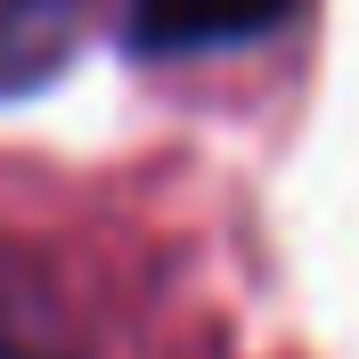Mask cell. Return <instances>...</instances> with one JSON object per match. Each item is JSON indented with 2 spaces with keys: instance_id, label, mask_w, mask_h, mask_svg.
I'll list each match as a JSON object with an SVG mask.
<instances>
[{
  "instance_id": "3",
  "label": "cell",
  "mask_w": 359,
  "mask_h": 359,
  "mask_svg": "<svg viewBox=\"0 0 359 359\" xmlns=\"http://www.w3.org/2000/svg\"><path fill=\"white\" fill-rule=\"evenodd\" d=\"M82 0H0V90L41 82L74 41Z\"/></svg>"
},
{
  "instance_id": "1",
  "label": "cell",
  "mask_w": 359,
  "mask_h": 359,
  "mask_svg": "<svg viewBox=\"0 0 359 359\" xmlns=\"http://www.w3.org/2000/svg\"><path fill=\"white\" fill-rule=\"evenodd\" d=\"M294 17V0H131V33L139 57H204V49H237L262 41Z\"/></svg>"
},
{
  "instance_id": "2",
  "label": "cell",
  "mask_w": 359,
  "mask_h": 359,
  "mask_svg": "<svg viewBox=\"0 0 359 359\" xmlns=\"http://www.w3.org/2000/svg\"><path fill=\"white\" fill-rule=\"evenodd\" d=\"M0 359H82L57 286L17 253H0Z\"/></svg>"
}]
</instances>
